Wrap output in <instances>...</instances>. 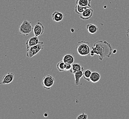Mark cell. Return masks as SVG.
<instances>
[{"label": "cell", "instance_id": "6da1fadb", "mask_svg": "<svg viewBox=\"0 0 129 119\" xmlns=\"http://www.w3.org/2000/svg\"><path fill=\"white\" fill-rule=\"evenodd\" d=\"M112 50V46L109 43L106 41L99 40L94 44L90 54L92 56L95 55H99V59L103 61L106 57H110Z\"/></svg>", "mask_w": 129, "mask_h": 119}, {"label": "cell", "instance_id": "7a4b0ae2", "mask_svg": "<svg viewBox=\"0 0 129 119\" xmlns=\"http://www.w3.org/2000/svg\"><path fill=\"white\" fill-rule=\"evenodd\" d=\"M91 45L90 43L86 41H81L77 43L76 49L80 56H85L89 55L91 52Z\"/></svg>", "mask_w": 129, "mask_h": 119}, {"label": "cell", "instance_id": "3957f363", "mask_svg": "<svg viewBox=\"0 0 129 119\" xmlns=\"http://www.w3.org/2000/svg\"><path fill=\"white\" fill-rule=\"evenodd\" d=\"M33 29L34 27H33L31 22L25 20L19 26V31L21 35L23 36H27L33 32Z\"/></svg>", "mask_w": 129, "mask_h": 119}, {"label": "cell", "instance_id": "277c9868", "mask_svg": "<svg viewBox=\"0 0 129 119\" xmlns=\"http://www.w3.org/2000/svg\"><path fill=\"white\" fill-rule=\"evenodd\" d=\"M44 43L43 41H40L37 45H35L30 47L27 50V53L26 56L28 58H32L35 55L38 54V53L42 50L44 48Z\"/></svg>", "mask_w": 129, "mask_h": 119}, {"label": "cell", "instance_id": "5b68a950", "mask_svg": "<svg viewBox=\"0 0 129 119\" xmlns=\"http://www.w3.org/2000/svg\"><path fill=\"white\" fill-rule=\"evenodd\" d=\"M55 78L51 75H48L44 77L42 81V86L47 90H50L54 84Z\"/></svg>", "mask_w": 129, "mask_h": 119}, {"label": "cell", "instance_id": "8992f818", "mask_svg": "<svg viewBox=\"0 0 129 119\" xmlns=\"http://www.w3.org/2000/svg\"><path fill=\"white\" fill-rule=\"evenodd\" d=\"M45 31V27L42 23L40 22H37L34 27L33 32L35 36L39 37L43 34Z\"/></svg>", "mask_w": 129, "mask_h": 119}, {"label": "cell", "instance_id": "52a82bcc", "mask_svg": "<svg viewBox=\"0 0 129 119\" xmlns=\"http://www.w3.org/2000/svg\"><path fill=\"white\" fill-rule=\"evenodd\" d=\"M14 76L15 75L13 72H8L3 76L2 79V82L0 83V84L3 85L10 84L13 81Z\"/></svg>", "mask_w": 129, "mask_h": 119}, {"label": "cell", "instance_id": "ba28073f", "mask_svg": "<svg viewBox=\"0 0 129 119\" xmlns=\"http://www.w3.org/2000/svg\"><path fill=\"white\" fill-rule=\"evenodd\" d=\"M93 14V10L92 8H88L82 13L80 17L82 20H88L92 17Z\"/></svg>", "mask_w": 129, "mask_h": 119}, {"label": "cell", "instance_id": "9c48e42d", "mask_svg": "<svg viewBox=\"0 0 129 119\" xmlns=\"http://www.w3.org/2000/svg\"><path fill=\"white\" fill-rule=\"evenodd\" d=\"M40 42V41L38 38V37L35 36L34 37L30 38L29 39H28L26 42V50L29 49V48L32 46L37 45Z\"/></svg>", "mask_w": 129, "mask_h": 119}, {"label": "cell", "instance_id": "30bf717a", "mask_svg": "<svg viewBox=\"0 0 129 119\" xmlns=\"http://www.w3.org/2000/svg\"><path fill=\"white\" fill-rule=\"evenodd\" d=\"M52 19L56 22H61L63 18L64 15L62 13L59 11H55L52 14Z\"/></svg>", "mask_w": 129, "mask_h": 119}, {"label": "cell", "instance_id": "8fae6325", "mask_svg": "<svg viewBox=\"0 0 129 119\" xmlns=\"http://www.w3.org/2000/svg\"><path fill=\"white\" fill-rule=\"evenodd\" d=\"M86 28L88 32L92 35H93L96 33L99 30V28L97 25L93 23H89L87 24L86 26Z\"/></svg>", "mask_w": 129, "mask_h": 119}, {"label": "cell", "instance_id": "7c38bea8", "mask_svg": "<svg viewBox=\"0 0 129 119\" xmlns=\"http://www.w3.org/2000/svg\"><path fill=\"white\" fill-rule=\"evenodd\" d=\"M84 69V68L82 67L81 65L79 63H73L72 64V69L70 71V72L72 74H75V73L82 71V70Z\"/></svg>", "mask_w": 129, "mask_h": 119}, {"label": "cell", "instance_id": "4fadbf2b", "mask_svg": "<svg viewBox=\"0 0 129 119\" xmlns=\"http://www.w3.org/2000/svg\"><path fill=\"white\" fill-rule=\"evenodd\" d=\"M92 0H76V4L82 7L91 8Z\"/></svg>", "mask_w": 129, "mask_h": 119}, {"label": "cell", "instance_id": "5bb4252c", "mask_svg": "<svg viewBox=\"0 0 129 119\" xmlns=\"http://www.w3.org/2000/svg\"><path fill=\"white\" fill-rule=\"evenodd\" d=\"M101 78V75L100 73L97 72H92V74L90 77V81L92 83H97L99 82Z\"/></svg>", "mask_w": 129, "mask_h": 119}, {"label": "cell", "instance_id": "9a60e30c", "mask_svg": "<svg viewBox=\"0 0 129 119\" xmlns=\"http://www.w3.org/2000/svg\"><path fill=\"white\" fill-rule=\"evenodd\" d=\"M74 57L71 54H67L64 56L63 57L62 61L66 64H72L74 62Z\"/></svg>", "mask_w": 129, "mask_h": 119}, {"label": "cell", "instance_id": "2e32d148", "mask_svg": "<svg viewBox=\"0 0 129 119\" xmlns=\"http://www.w3.org/2000/svg\"><path fill=\"white\" fill-rule=\"evenodd\" d=\"M84 71V69L82 70V71H80L79 72H78L74 74L75 77V83L76 85H80V81L81 78L83 77V73Z\"/></svg>", "mask_w": 129, "mask_h": 119}, {"label": "cell", "instance_id": "e0dca14e", "mask_svg": "<svg viewBox=\"0 0 129 119\" xmlns=\"http://www.w3.org/2000/svg\"><path fill=\"white\" fill-rule=\"evenodd\" d=\"M92 73V71L90 70H84L83 73V77L87 81H90V77Z\"/></svg>", "mask_w": 129, "mask_h": 119}, {"label": "cell", "instance_id": "ac0fdd59", "mask_svg": "<svg viewBox=\"0 0 129 119\" xmlns=\"http://www.w3.org/2000/svg\"><path fill=\"white\" fill-rule=\"evenodd\" d=\"M87 7H82L79 5H77L75 7V11L76 13H77L78 14H81L82 13H83L85 10L87 9Z\"/></svg>", "mask_w": 129, "mask_h": 119}, {"label": "cell", "instance_id": "d6986e66", "mask_svg": "<svg viewBox=\"0 0 129 119\" xmlns=\"http://www.w3.org/2000/svg\"><path fill=\"white\" fill-rule=\"evenodd\" d=\"M65 66L66 63L63 61H61L57 63V69L60 72H63L65 71Z\"/></svg>", "mask_w": 129, "mask_h": 119}, {"label": "cell", "instance_id": "ffe728a7", "mask_svg": "<svg viewBox=\"0 0 129 119\" xmlns=\"http://www.w3.org/2000/svg\"><path fill=\"white\" fill-rule=\"evenodd\" d=\"M88 118V115L83 112L82 114H80L77 117V119H87Z\"/></svg>", "mask_w": 129, "mask_h": 119}, {"label": "cell", "instance_id": "44dd1931", "mask_svg": "<svg viewBox=\"0 0 129 119\" xmlns=\"http://www.w3.org/2000/svg\"><path fill=\"white\" fill-rule=\"evenodd\" d=\"M72 64H66L65 66V71H69L72 69Z\"/></svg>", "mask_w": 129, "mask_h": 119}, {"label": "cell", "instance_id": "7402d4cb", "mask_svg": "<svg viewBox=\"0 0 129 119\" xmlns=\"http://www.w3.org/2000/svg\"><path fill=\"white\" fill-rule=\"evenodd\" d=\"M126 36L127 37H129V28L128 29L127 31Z\"/></svg>", "mask_w": 129, "mask_h": 119}, {"label": "cell", "instance_id": "603a6c76", "mask_svg": "<svg viewBox=\"0 0 129 119\" xmlns=\"http://www.w3.org/2000/svg\"><path fill=\"white\" fill-rule=\"evenodd\" d=\"M117 50H114L113 51V53H114V54H115L116 53Z\"/></svg>", "mask_w": 129, "mask_h": 119}, {"label": "cell", "instance_id": "cb8c5ba5", "mask_svg": "<svg viewBox=\"0 0 129 119\" xmlns=\"http://www.w3.org/2000/svg\"><path fill=\"white\" fill-rule=\"evenodd\" d=\"M47 115V114H45V117L47 116L48 115Z\"/></svg>", "mask_w": 129, "mask_h": 119}]
</instances>
